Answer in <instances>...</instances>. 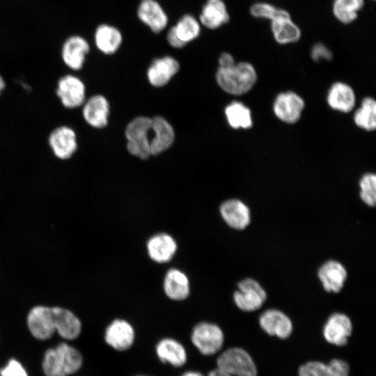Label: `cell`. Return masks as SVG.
I'll return each mask as SVG.
<instances>
[{"instance_id":"obj_1","label":"cell","mask_w":376,"mask_h":376,"mask_svg":"<svg viewBox=\"0 0 376 376\" xmlns=\"http://www.w3.org/2000/svg\"><path fill=\"white\" fill-rule=\"evenodd\" d=\"M84 357L76 347L61 343L45 352L42 368L46 376H68L83 366Z\"/></svg>"},{"instance_id":"obj_2","label":"cell","mask_w":376,"mask_h":376,"mask_svg":"<svg viewBox=\"0 0 376 376\" xmlns=\"http://www.w3.org/2000/svg\"><path fill=\"white\" fill-rule=\"evenodd\" d=\"M216 80L225 92L232 95H242L256 84L257 72L254 66L249 62H235L228 66H219Z\"/></svg>"},{"instance_id":"obj_3","label":"cell","mask_w":376,"mask_h":376,"mask_svg":"<svg viewBox=\"0 0 376 376\" xmlns=\"http://www.w3.org/2000/svg\"><path fill=\"white\" fill-rule=\"evenodd\" d=\"M189 339L198 353L207 358H214L226 347L224 330L212 322L196 323L191 329Z\"/></svg>"},{"instance_id":"obj_4","label":"cell","mask_w":376,"mask_h":376,"mask_svg":"<svg viewBox=\"0 0 376 376\" xmlns=\"http://www.w3.org/2000/svg\"><path fill=\"white\" fill-rule=\"evenodd\" d=\"M214 366L230 376H258V368L251 355L243 347H225L214 358Z\"/></svg>"},{"instance_id":"obj_5","label":"cell","mask_w":376,"mask_h":376,"mask_svg":"<svg viewBox=\"0 0 376 376\" xmlns=\"http://www.w3.org/2000/svg\"><path fill=\"white\" fill-rule=\"evenodd\" d=\"M125 136L130 153L143 159L150 155L152 118L145 116L135 118L127 125Z\"/></svg>"},{"instance_id":"obj_6","label":"cell","mask_w":376,"mask_h":376,"mask_svg":"<svg viewBox=\"0 0 376 376\" xmlns=\"http://www.w3.org/2000/svg\"><path fill=\"white\" fill-rule=\"evenodd\" d=\"M136 330L131 322L125 319L113 320L105 328L104 340L113 351L123 353L130 350L136 341Z\"/></svg>"},{"instance_id":"obj_7","label":"cell","mask_w":376,"mask_h":376,"mask_svg":"<svg viewBox=\"0 0 376 376\" xmlns=\"http://www.w3.org/2000/svg\"><path fill=\"white\" fill-rule=\"evenodd\" d=\"M154 352L157 361L162 365L174 369H182L189 362V353L185 345L178 339L165 336L155 345Z\"/></svg>"},{"instance_id":"obj_8","label":"cell","mask_w":376,"mask_h":376,"mask_svg":"<svg viewBox=\"0 0 376 376\" xmlns=\"http://www.w3.org/2000/svg\"><path fill=\"white\" fill-rule=\"evenodd\" d=\"M354 327L351 319L345 314L335 313L331 315L322 329V336L329 345L344 347L352 336Z\"/></svg>"},{"instance_id":"obj_9","label":"cell","mask_w":376,"mask_h":376,"mask_svg":"<svg viewBox=\"0 0 376 376\" xmlns=\"http://www.w3.org/2000/svg\"><path fill=\"white\" fill-rule=\"evenodd\" d=\"M56 94L61 104L68 109L81 107L86 100L84 83L78 77L70 74L58 79Z\"/></svg>"},{"instance_id":"obj_10","label":"cell","mask_w":376,"mask_h":376,"mask_svg":"<svg viewBox=\"0 0 376 376\" xmlns=\"http://www.w3.org/2000/svg\"><path fill=\"white\" fill-rule=\"evenodd\" d=\"M267 295L260 284L253 279H245L238 283L237 290L233 294L236 306L244 311L259 309L265 303Z\"/></svg>"},{"instance_id":"obj_11","label":"cell","mask_w":376,"mask_h":376,"mask_svg":"<svg viewBox=\"0 0 376 376\" xmlns=\"http://www.w3.org/2000/svg\"><path fill=\"white\" fill-rule=\"evenodd\" d=\"M258 324L266 335L280 340L288 339L294 332L291 319L277 309H269L263 312L259 317Z\"/></svg>"},{"instance_id":"obj_12","label":"cell","mask_w":376,"mask_h":376,"mask_svg":"<svg viewBox=\"0 0 376 376\" xmlns=\"http://www.w3.org/2000/svg\"><path fill=\"white\" fill-rule=\"evenodd\" d=\"M48 144L54 155L60 160L70 159L78 148L75 130L68 125L55 127L49 134Z\"/></svg>"},{"instance_id":"obj_13","label":"cell","mask_w":376,"mask_h":376,"mask_svg":"<svg viewBox=\"0 0 376 376\" xmlns=\"http://www.w3.org/2000/svg\"><path fill=\"white\" fill-rule=\"evenodd\" d=\"M26 322L31 334L38 340H47L56 332L52 307H33L28 313Z\"/></svg>"},{"instance_id":"obj_14","label":"cell","mask_w":376,"mask_h":376,"mask_svg":"<svg viewBox=\"0 0 376 376\" xmlns=\"http://www.w3.org/2000/svg\"><path fill=\"white\" fill-rule=\"evenodd\" d=\"M350 366L345 359L333 358L327 362L311 360L301 364L298 376H350Z\"/></svg>"},{"instance_id":"obj_15","label":"cell","mask_w":376,"mask_h":376,"mask_svg":"<svg viewBox=\"0 0 376 376\" xmlns=\"http://www.w3.org/2000/svg\"><path fill=\"white\" fill-rule=\"evenodd\" d=\"M304 108L303 99L297 93L288 91L279 94L276 97L273 110L276 116L287 123L297 122Z\"/></svg>"},{"instance_id":"obj_16","label":"cell","mask_w":376,"mask_h":376,"mask_svg":"<svg viewBox=\"0 0 376 376\" xmlns=\"http://www.w3.org/2000/svg\"><path fill=\"white\" fill-rule=\"evenodd\" d=\"M270 29L274 40L279 45L295 43L301 37V29L285 9L280 15L270 21Z\"/></svg>"},{"instance_id":"obj_17","label":"cell","mask_w":376,"mask_h":376,"mask_svg":"<svg viewBox=\"0 0 376 376\" xmlns=\"http://www.w3.org/2000/svg\"><path fill=\"white\" fill-rule=\"evenodd\" d=\"M146 249L150 258L157 263L169 262L178 249L176 240L169 234L159 233L147 241Z\"/></svg>"},{"instance_id":"obj_18","label":"cell","mask_w":376,"mask_h":376,"mask_svg":"<svg viewBox=\"0 0 376 376\" xmlns=\"http://www.w3.org/2000/svg\"><path fill=\"white\" fill-rule=\"evenodd\" d=\"M82 116L87 124L94 128H103L108 123L109 104L102 95H95L82 104Z\"/></svg>"},{"instance_id":"obj_19","label":"cell","mask_w":376,"mask_h":376,"mask_svg":"<svg viewBox=\"0 0 376 376\" xmlns=\"http://www.w3.org/2000/svg\"><path fill=\"white\" fill-rule=\"evenodd\" d=\"M221 216L226 224L236 230L246 228L250 223L249 208L238 199H229L219 207Z\"/></svg>"},{"instance_id":"obj_20","label":"cell","mask_w":376,"mask_h":376,"mask_svg":"<svg viewBox=\"0 0 376 376\" xmlns=\"http://www.w3.org/2000/svg\"><path fill=\"white\" fill-rule=\"evenodd\" d=\"M55 331L65 340H75L81 332L82 325L79 318L71 311L60 306H54Z\"/></svg>"},{"instance_id":"obj_21","label":"cell","mask_w":376,"mask_h":376,"mask_svg":"<svg viewBox=\"0 0 376 376\" xmlns=\"http://www.w3.org/2000/svg\"><path fill=\"white\" fill-rule=\"evenodd\" d=\"M89 52V45L81 36H74L64 42L61 57L65 65L72 70L82 68L86 55Z\"/></svg>"},{"instance_id":"obj_22","label":"cell","mask_w":376,"mask_h":376,"mask_svg":"<svg viewBox=\"0 0 376 376\" xmlns=\"http://www.w3.org/2000/svg\"><path fill=\"white\" fill-rule=\"evenodd\" d=\"M318 274L324 289L334 293L342 290L347 276L345 267L338 261L333 260L322 264Z\"/></svg>"},{"instance_id":"obj_23","label":"cell","mask_w":376,"mask_h":376,"mask_svg":"<svg viewBox=\"0 0 376 376\" xmlns=\"http://www.w3.org/2000/svg\"><path fill=\"white\" fill-rule=\"evenodd\" d=\"M165 295L171 300L182 301L190 293V283L187 274L178 268L169 269L164 278Z\"/></svg>"},{"instance_id":"obj_24","label":"cell","mask_w":376,"mask_h":376,"mask_svg":"<svg viewBox=\"0 0 376 376\" xmlns=\"http://www.w3.org/2000/svg\"><path fill=\"white\" fill-rule=\"evenodd\" d=\"M174 138L173 127L166 119L161 116L152 118L150 155H157L168 149L173 143Z\"/></svg>"},{"instance_id":"obj_25","label":"cell","mask_w":376,"mask_h":376,"mask_svg":"<svg viewBox=\"0 0 376 376\" xmlns=\"http://www.w3.org/2000/svg\"><path fill=\"white\" fill-rule=\"evenodd\" d=\"M179 63L171 56L154 60L148 70L149 82L155 87L166 84L179 70Z\"/></svg>"},{"instance_id":"obj_26","label":"cell","mask_w":376,"mask_h":376,"mask_svg":"<svg viewBox=\"0 0 376 376\" xmlns=\"http://www.w3.org/2000/svg\"><path fill=\"white\" fill-rule=\"evenodd\" d=\"M138 17L152 31L159 33L168 22V18L160 5L155 0H143L138 8Z\"/></svg>"},{"instance_id":"obj_27","label":"cell","mask_w":376,"mask_h":376,"mask_svg":"<svg viewBox=\"0 0 376 376\" xmlns=\"http://www.w3.org/2000/svg\"><path fill=\"white\" fill-rule=\"evenodd\" d=\"M229 20L226 6L222 0H207L200 15L201 22L211 29H217Z\"/></svg>"},{"instance_id":"obj_28","label":"cell","mask_w":376,"mask_h":376,"mask_svg":"<svg viewBox=\"0 0 376 376\" xmlns=\"http://www.w3.org/2000/svg\"><path fill=\"white\" fill-rule=\"evenodd\" d=\"M327 102L334 109L349 112L354 106L355 95L352 88L343 82H336L330 88Z\"/></svg>"},{"instance_id":"obj_29","label":"cell","mask_w":376,"mask_h":376,"mask_svg":"<svg viewBox=\"0 0 376 376\" xmlns=\"http://www.w3.org/2000/svg\"><path fill=\"white\" fill-rule=\"evenodd\" d=\"M122 41L120 31L113 26L102 24L95 33L97 47L106 54H113L119 48Z\"/></svg>"},{"instance_id":"obj_30","label":"cell","mask_w":376,"mask_h":376,"mask_svg":"<svg viewBox=\"0 0 376 376\" xmlns=\"http://www.w3.org/2000/svg\"><path fill=\"white\" fill-rule=\"evenodd\" d=\"M364 4L365 0H334L332 14L340 23L350 24L357 19Z\"/></svg>"},{"instance_id":"obj_31","label":"cell","mask_w":376,"mask_h":376,"mask_svg":"<svg viewBox=\"0 0 376 376\" xmlns=\"http://www.w3.org/2000/svg\"><path fill=\"white\" fill-rule=\"evenodd\" d=\"M225 114L233 128L246 129L252 126L251 111L241 102H233L228 104L225 109Z\"/></svg>"},{"instance_id":"obj_32","label":"cell","mask_w":376,"mask_h":376,"mask_svg":"<svg viewBox=\"0 0 376 376\" xmlns=\"http://www.w3.org/2000/svg\"><path fill=\"white\" fill-rule=\"evenodd\" d=\"M356 125L368 131L374 130L376 127V102L375 100L367 97L361 103V107L354 113Z\"/></svg>"},{"instance_id":"obj_33","label":"cell","mask_w":376,"mask_h":376,"mask_svg":"<svg viewBox=\"0 0 376 376\" xmlns=\"http://www.w3.org/2000/svg\"><path fill=\"white\" fill-rule=\"evenodd\" d=\"M177 38L183 43L195 39L200 33L198 21L190 15H185L173 26Z\"/></svg>"},{"instance_id":"obj_34","label":"cell","mask_w":376,"mask_h":376,"mask_svg":"<svg viewBox=\"0 0 376 376\" xmlns=\"http://www.w3.org/2000/svg\"><path fill=\"white\" fill-rule=\"evenodd\" d=\"M360 197L367 205L373 207L376 203V176L374 173H366L361 179Z\"/></svg>"},{"instance_id":"obj_35","label":"cell","mask_w":376,"mask_h":376,"mask_svg":"<svg viewBox=\"0 0 376 376\" xmlns=\"http://www.w3.org/2000/svg\"><path fill=\"white\" fill-rule=\"evenodd\" d=\"M283 10V8L264 1L256 2L249 8V13L253 17L269 21L280 15Z\"/></svg>"},{"instance_id":"obj_36","label":"cell","mask_w":376,"mask_h":376,"mask_svg":"<svg viewBox=\"0 0 376 376\" xmlns=\"http://www.w3.org/2000/svg\"><path fill=\"white\" fill-rule=\"evenodd\" d=\"M0 376H29L22 364L15 359H10L0 368Z\"/></svg>"},{"instance_id":"obj_37","label":"cell","mask_w":376,"mask_h":376,"mask_svg":"<svg viewBox=\"0 0 376 376\" xmlns=\"http://www.w3.org/2000/svg\"><path fill=\"white\" fill-rule=\"evenodd\" d=\"M311 57L315 61L321 60L331 61L333 54L331 49L322 42H317L313 45L311 49Z\"/></svg>"},{"instance_id":"obj_38","label":"cell","mask_w":376,"mask_h":376,"mask_svg":"<svg viewBox=\"0 0 376 376\" xmlns=\"http://www.w3.org/2000/svg\"><path fill=\"white\" fill-rule=\"evenodd\" d=\"M167 40L171 46L176 48H180L185 45L177 38L173 27H171L169 31Z\"/></svg>"},{"instance_id":"obj_39","label":"cell","mask_w":376,"mask_h":376,"mask_svg":"<svg viewBox=\"0 0 376 376\" xmlns=\"http://www.w3.org/2000/svg\"><path fill=\"white\" fill-rule=\"evenodd\" d=\"M235 63L233 56L227 52L221 54L219 58V66L224 67L232 65Z\"/></svg>"},{"instance_id":"obj_40","label":"cell","mask_w":376,"mask_h":376,"mask_svg":"<svg viewBox=\"0 0 376 376\" xmlns=\"http://www.w3.org/2000/svg\"><path fill=\"white\" fill-rule=\"evenodd\" d=\"M178 376H207L206 373L196 369H186Z\"/></svg>"},{"instance_id":"obj_41","label":"cell","mask_w":376,"mask_h":376,"mask_svg":"<svg viewBox=\"0 0 376 376\" xmlns=\"http://www.w3.org/2000/svg\"><path fill=\"white\" fill-rule=\"evenodd\" d=\"M207 376H230L223 370L214 367L210 368L206 373Z\"/></svg>"},{"instance_id":"obj_42","label":"cell","mask_w":376,"mask_h":376,"mask_svg":"<svg viewBox=\"0 0 376 376\" xmlns=\"http://www.w3.org/2000/svg\"><path fill=\"white\" fill-rule=\"evenodd\" d=\"M6 88V82L3 77L0 75V95H1L3 91Z\"/></svg>"},{"instance_id":"obj_43","label":"cell","mask_w":376,"mask_h":376,"mask_svg":"<svg viewBox=\"0 0 376 376\" xmlns=\"http://www.w3.org/2000/svg\"><path fill=\"white\" fill-rule=\"evenodd\" d=\"M132 376H152V375H148V374L139 373V374L134 375H132Z\"/></svg>"},{"instance_id":"obj_44","label":"cell","mask_w":376,"mask_h":376,"mask_svg":"<svg viewBox=\"0 0 376 376\" xmlns=\"http://www.w3.org/2000/svg\"><path fill=\"white\" fill-rule=\"evenodd\" d=\"M374 1V0H373Z\"/></svg>"}]
</instances>
